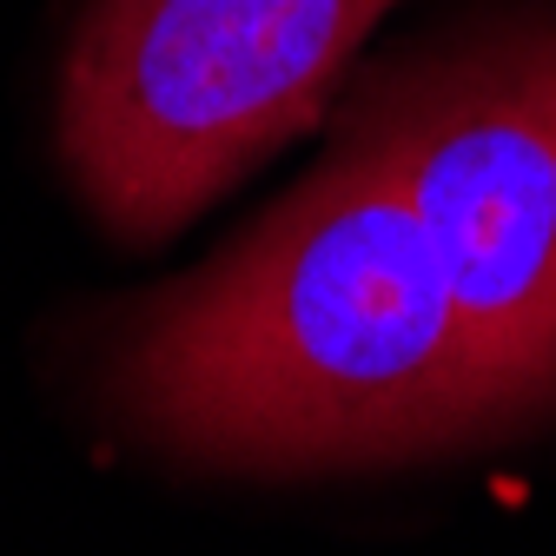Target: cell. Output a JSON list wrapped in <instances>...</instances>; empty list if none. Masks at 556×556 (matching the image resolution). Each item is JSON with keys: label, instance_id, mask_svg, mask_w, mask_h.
<instances>
[{"label": "cell", "instance_id": "cell-2", "mask_svg": "<svg viewBox=\"0 0 556 556\" xmlns=\"http://www.w3.org/2000/svg\"><path fill=\"white\" fill-rule=\"evenodd\" d=\"M397 0H100L60 80V153L93 219L160 245L299 139Z\"/></svg>", "mask_w": 556, "mask_h": 556}, {"label": "cell", "instance_id": "cell-1", "mask_svg": "<svg viewBox=\"0 0 556 556\" xmlns=\"http://www.w3.org/2000/svg\"><path fill=\"white\" fill-rule=\"evenodd\" d=\"M100 391L147 444L219 470L404 464L549 410L477 331L397 166L352 119L226 258L119 318Z\"/></svg>", "mask_w": 556, "mask_h": 556}, {"label": "cell", "instance_id": "cell-3", "mask_svg": "<svg viewBox=\"0 0 556 556\" xmlns=\"http://www.w3.org/2000/svg\"><path fill=\"white\" fill-rule=\"evenodd\" d=\"M344 119L397 166L491 352L556 404V8L384 66Z\"/></svg>", "mask_w": 556, "mask_h": 556}]
</instances>
